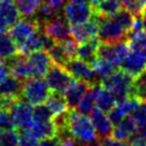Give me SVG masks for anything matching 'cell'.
<instances>
[{"label":"cell","mask_w":146,"mask_h":146,"mask_svg":"<svg viewBox=\"0 0 146 146\" xmlns=\"http://www.w3.org/2000/svg\"><path fill=\"white\" fill-rule=\"evenodd\" d=\"M70 2H74V3H84V5H90L91 0H69Z\"/></svg>","instance_id":"cell-48"},{"label":"cell","mask_w":146,"mask_h":146,"mask_svg":"<svg viewBox=\"0 0 146 146\" xmlns=\"http://www.w3.org/2000/svg\"><path fill=\"white\" fill-rule=\"evenodd\" d=\"M90 115V119L92 121L94 127H95L98 139L100 141H102L104 139L112 137L114 126H113V123H111L109 116H108V113H105V112L97 109V108H94Z\"/></svg>","instance_id":"cell-15"},{"label":"cell","mask_w":146,"mask_h":146,"mask_svg":"<svg viewBox=\"0 0 146 146\" xmlns=\"http://www.w3.org/2000/svg\"><path fill=\"white\" fill-rule=\"evenodd\" d=\"M128 45L130 50L139 53L146 60V30L130 32L128 36Z\"/></svg>","instance_id":"cell-24"},{"label":"cell","mask_w":146,"mask_h":146,"mask_svg":"<svg viewBox=\"0 0 146 146\" xmlns=\"http://www.w3.org/2000/svg\"><path fill=\"white\" fill-rule=\"evenodd\" d=\"M100 85V84H98ZM98 85H92L89 86V88L86 90V92L84 94V96L82 97V99L80 100L78 104L76 105V111L80 112L81 114L84 115H89L91 113V111L94 110L95 106V99H96V91Z\"/></svg>","instance_id":"cell-26"},{"label":"cell","mask_w":146,"mask_h":146,"mask_svg":"<svg viewBox=\"0 0 146 146\" xmlns=\"http://www.w3.org/2000/svg\"><path fill=\"white\" fill-rule=\"evenodd\" d=\"M72 74L64 66L53 64L45 74V81L50 89L55 92L62 94L68 85L72 82Z\"/></svg>","instance_id":"cell-6"},{"label":"cell","mask_w":146,"mask_h":146,"mask_svg":"<svg viewBox=\"0 0 146 146\" xmlns=\"http://www.w3.org/2000/svg\"><path fill=\"white\" fill-rule=\"evenodd\" d=\"M66 68L72 74L73 78L76 80H81L83 82L88 83L91 86L100 84L99 81L97 80L90 64L78 59V57H74L69 60L66 64Z\"/></svg>","instance_id":"cell-11"},{"label":"cell","mask_w":146,"mask_h":146,"mask_svg":"<svg viewBox=\"0 0 146 146\" xmlns=\"http://www.w3.org/2000/svg\"><path fill=\"white\" fill-rule=\"evenodd\" d=\"M18 133L14 129H0V146H17Z\"/></svg>","instance_id":"cell-36"},{"label":"cell","mask_w":146,"mask_h":146,"mask_svg":"<svg viewBox=\"0 0 146 146\" xmlns=\"http://www.w3.org/2000/svg\"><path fill=\"white\" fill-rule=\"evenodd\" d=\"M21 15L24 17L33 16L43 3V0H14Z\"/></svg>","instance_id":"cell-31"},{"label":"cell","mask_w":146,"mask_h":146,"mask_svg":"<svg viewBox=\"0 0 146 146\" xmlns=\"http://www.w3.org/2000/svg\"><path fill=\"white\" fill-rule=\"evenodd\" d=\"M19 11L14 0H1L0 1V21L8 27H11L18 18Z\"/></svg>","instance_id":"cell-21"},{"label":"cell","mask_w":146,"mask_h":146,"mask_svg":"<svg viewBox=\"0 0 146 146\" xmlns=\"http://www.w3.org/2000/svg\"><path fill=\"white\" fill-rule=\"evenodd\" d=\"M145 68L146 60L139 53L131 50H129L126 58L123 60V62L120 64V69H123V71L132 75L133 78L139 75Z\"/></svg>","instance_id":"cell-18"},{"label":"cell","mask_w":146,"mask_h":146,"mask_svg":"<svg viewBox=\"0 0 146 146\" xmlns=\"http://www.w3.org/2000/svg\"><path fill=\"white\" fill-rule=\"evenodd\" d=\"M98 17V36L103 43H115L126 39L128 32L123 29L114 17Z\"/></svg>","instance_id":"cell-4"},{"label":"cell","mask_w":146,"mask_h":146,"mask_svg":"<svg viewBox=\"0 0 146 146\" xmlns=\"http://www.w3.org/2000/svg\"><path fill=\"white\" fill-rule=\"evenodd\" d=\"M50 89L45 80L42 78H29L23 82L22 98L32 105L44 103L50 96Z\"/></svg>","instance_id":"cell-3"},{"label":"cell","mask_w":146,"mask_h":146,"mask_svg":"<svg viewBox=\"0 0 146 146\" xmlns=\"http://www.w3.org/2000/svg\"><path fill=\"white\" fill-rule=\"evenodd\" d=\"M101 145L102 146H130V144L128 142L125 141H119L116 140L114 137H108L101 141Z\"/></svg>","instance_id":"cell-40"},{"label":"cell","mask_w":146,"mask_h":146,"mask_svg":"<svg viewBox=\"0 0 146 146\" xmlns=\"http://www.w3.org/2000/svg\"><path fill=\"white\" fill-rule=\"evenodd\" d=\"M0 129H14L10 111L0 109Z\"/></svg>","instance_id":"cell-38"},{"label":"cell","mask_w":146,"mask_h":146,"mask_svg":"<svg viewBox=\"0 0 146 146\" xmlns=\"http://www.w3.org/2000/svg\"><path fill=\"white\" fill-rule=\"evenodd\" d=\"M117 1L120 3V5L123 7V9L132 12L134 15H139V11H137L135 0H117Z\"/></svg>","instance_id":"cell-39"},{"label":"cell","mask_w":146,"mask_h":146,"mask_svg":"<svg viewBox=\"0 0 146 146\" xmlns=\"http://www.w3.org/2000/svg\"><path fill=\"white\" fill-rule=\"evenodd\" d=\"M9 73H10V70L7 62H5V60L0 58V82L2 80H5L9 75Z\"/></svg>","instance_id":"cell-43"},{"label":"cell","mask_w":146,"mask_h":146,"mask_svg":"<svg viewBox=\"0 0 146 146\" xmlns=\"http://www.w3.org/2000/svg\"><path fill=\"white\" fill-rule=\"evenodd\" d=\"M113 17L117 21V23H118L128 33L131 31L133 22H134V17H135V15H134L132 12H130V11H128V10H126V9H120V11H119L116 15H114Z\"/></svg>","instance_id":"cell-35"},{"label":"cell","mask_w":146,"mask_h":146,"mask_svg":"<svg viewBox=\"0 0 146 146\" xmlns=\"http://www.w3.org/2000/svg\"><path fill=\"white\" fill-rule=\"evenodd\" d=\"M91 68H92V71L95 73V75H96L97 80L99 81V83H101L102 80H104L114 70H116V67L114 64H112L106 59H103V58H100V57H97L96 60L91 64Z\"/></svg>","instance_id":"cell-28"},{"label":"cell","mask_w":146,"mask_h":146,"mask_svg":"<svg viewBox=\"0 0 146 146\" xmlns=\"http://www.w3.org/2000/svg\"><path fill=\"white\" fill-rule=\"evenodd\" d=\"M40 28L57 43H62L71 39L69 24L67 23L64 16H61L59 14L50 19L48 22L41 25Z\"/></svg>","instance_id":"cell-8"},{"label":"cell","mask_w":146,"mask_h":146,"mask_svg":"<svg viewBox=\"0 0 146 146\" xmlns=\"http://www.w3.org/2000/svg\"><path fill=\"white\" fill-rule=\"evenodd\" d=\"M88 83L83 82L81 80H74L73 78L72 82L68 85V87L64 89L62 92V95L64 97V100L67 102L68 109H75L76 105L78 104L80 100L82 99V97L84 96V94L86 92V90L89 88Z\"/></svg>","instance_id":"cell-16"},{"label":"cell","mask_w":146,"mask_h":146,"mask_svg":"<svg viewBox=\"0 0 146 146\" xmlns=\"http://www.w3.org/2000/svg\"><path fill=\"white\" fill-rule=\"evenodd\" d=\"M82 146H102L101 145V143L99 142H91V143H88V144H85V145H82Z\"/></svg>","instance_id":"cell-50"},{"label":"cell","mask_w":146,"mask_h":146,"mask_svg":"<svg viewBox=\"0 0 146 146\" xmlns=\"http://www.w3.org/2000/svg\"><path fill=\"white\" fill-rule=\"evenodd\" d=\"M137 135V127L132 115H126L117 125H115L112 132V137L119 141L129 142Z\"/></svg>","instance_id":"cell-17"},{"label":"cell","mask_w":146,"mask_h":146,"mask_svg":"<svg viewBox=\"0 0 146 146\" xmlns=\"http://www.w3.org/2000/svg\"><path fill=\"white\" fill-rule=\"evenodd\" d=\"M45 104L52 112L53 116L59 114V113H62V112L68 110V105L64 100V95L60 92H55V91L50 92V96L46 99Z\"/></svg>","instance_id":"cell-29"},{"label":"cell","mask_w":146,"mask_h":146,"mask_svg":"<svg viewBox=\"0 0 146 146\" xmlns=\"http://www.w3.org/2000/svg\"><path fill=\"white\" fill-rule=\"evenodd\" d=\"M39 24L35 18L32 17H25L17 21L11 26V30H10V36H12L15 43L17 44H22L28 36H30L36 32V30H39Z\"/></svg>","instance_id":"cell-12"},{"label":"cell","mask_w":146,"mask_h":146,"mask_svg":"<svg viewBox=\"0 0 146 146\" xmlns=\"http://www.w3.org/2000/svg\"><path fill=\"white\" fill-rule=\"evenodd\" d=\"M39 140L45 139V137H54L56 134V128L52 120L47 121H32L30 128H28Z\"/></svg>","instance_id":"cell-27"},{"label":"cell","mask_w":146,"mask_h":146,"mask_svg":"<svg viewBox=\"0 0 146 146\" xmlns=\"http://www.w3.org/2000/svg\"><path fill=\"white\" fill-rule=\"evenodd\" d=\"M47 53L50 56L53 64L66 67L67 62L70 60V58L68 57V55L66 53V50H64V46H62L61 43H57L56 42L50 48L47 50Z\"/></svg>","instance_id":"cell-33"},{"label":"cell","mask_w":146,"mask_h":146,"mask_svg":"<svg viewBox=\"0 0 146 146\" xmlns=\"http://www.w3.org/2000/svg\"><path fill=\"white\" fill-rule=\"evenodd\" d=\"M64 17L69 25H78L87 22L94 16V9L90 5L70 2L64 7Z\"/></svg>","instance_id":"cell-9"},{"label":"cell","mask_w":146,"mask_h":146,"mask_svg":"<svg viewBox=\"0 0 146 146\" xmlns=\"http://www.w3.org/2000/svg\"><path fill=\"white\" fill-rule=\"evenodd\" d=\"M60 146H81V144L73 137H70L61 140L60 141Z\"/></svg>","instance_id":"cell-44"},{"label":"cell","mask_w":146,"mask_h":146,"mask_svg":"<svg viewBox=\"0 0 146 146\" xmlns=\"http://www.w3.org/2000/svg\"><path fill=\"white\" fill-rule=\"evenodd\" d=\"M8 26L5 25V23H2L1 21H0V33H3V32H7V30H8Z\"/></svg>","instance_id":"cell-49"},{"label":"cell","mask_w":146,"mask_h":146,"mask_svg":"<svg viewBox=\"0 0 146 146\" xmlns=\"http://www.w3.org/2000/svg\"><path fill=\"white\" fill-rule=\"evenodd\" d=\"M99 43L100 41L98 39H92L89 41L78 43V50H76V57L91 66V64L98 57L97 50H98Z\"/></svg>","instance_id":"cell-20"},{"label":"cell","mask_w":146,"mask_h":146,"mask_svg":"<svg viewBox=\"0 0 146 146\" xmlns=\"http://www.w3.org/2000/svg\"><path fill=\"white\" fill-rule=\"evenodd\" d=\"M139 16L141 18L142 22V27H143V30H146V9L142 12V13L139 14Z\"/></svg>","instance_id":"cell-47"},{"label":"cell","mask_w":146,"mask_h":146,"mask_svg":"<svg viewBox=\"0 0 146 146\" xmlns=\"http://www.w3.org/2000/svg\"><path fill=\"white\" fill-rule=\"evenodd\" d=\"M132 117L137 127V135L146 137V101H143L133 112Z\"/></svg>","instance_id":"cell-32"},{"label":"cell","mask_w":146,"mask_h":146,"mask_svg":"<svg viewBox=\"0 0 146 146\" xmlns=\"http://www.w3.org/2000/svg\"><path fill=\"white\" fill-rule=\"evenodd\" d=\"M5 60L9 67L10 73L12 74V76L22 81V82H25L26 80L31 78L30 67L28 64L27 57L25 55L17 53L14 56L9 57Z\"/></svg>","instance_id":"cell-14"},{"label":"cell","mask_w":146,"mask_h":146,"mask_svg":"<svg viewBox=\"0 0 146 146\" xmlns=\"http://www.w3.org/2000/svg\"><path fill=\"white\" fill-rule=\"evenodd\" d=\"M100 85L109 89L116 99V102L123 100L132 92L133 76L123 71V69H116L102 80Z\"/></svg>","instance_id":"cell-2"},{"label":"cell","mask_w":146,"mask_h":146,"mask_svg":"<svg viewBox=\"0 0 146 146\" xmlns=\"http://www.w3.org/2000/svg\"><path fill=\"white\" fill-rule=\"evenodd\" d=\"M38 146H60V139L57 135L45 137L39 142Z\"/></svg>","instance_id":"cell-41"},{"label":"cell","mask_w":146,"mask_h":146,"mask_svg":"<svg viewBox=\"0 0 146 146\" xmlns=\"http://www.w3.org/2000/svg\"><path fill=\"white\" fill-rule=\"evenodd\" d=\"M121 9L117 0H100L94 8V13L103 17H113Z\"/></svg>","instance_id":"cell-25"},{"label":"cell","mask_w":146,"mask_h":146,"mask_svg":"<svg viewBox=\"0 0 146 146\" xmlns=\"http://www.w3.org/2000/svg\"><path fill=\"white\" fill-rule=\"evenodd\" d=\"M145 101H146V99H145Z\"/></svg>","instance_id":"cell-51"},{"label":"cell","mask_w":146,"mask_h":146,"mask_svg":"<svg viewBox=\"0 0 146 146\" xmlns=\"http://www.w3.org/2000/svg\"><path fill=\"white\" fill-rule=\"evenodd\" d=\"M132 95L141 98L143 101L146 99V68L139 75L133 78Z\"/></svg>","instance_id":"cell-34"},{"label":"cell","mask_w":146,"mask_h":146,"mask_svg":"<svg viewBox=\"0 0 146 146\" xmlns=\"http://www.w3.org/2000/svg\"><path fill=\"white\" fill-rule=\"evenodd\" d=\"M27 60L30 71H31V78H43L45 76L48 69L53 64L52 58L48 55L47 50L40 48L27 55Z\"/></svg>","instance_id":"cell-10"},{"label":"cell","mask_w":146,"mask_h":146,"mask_svg":"<svg viewBox=\"0 0 146 146\" xmlns=\"http://www.w3.org/2000/svg\"><path fill=\"white\" fill-rule=\"evenodd\" d=\"M18 53L22 55L27 56L30 53L35 52L36 50L42 48V30L39 28V30L33 32L31 36H28L27 39L17 46Z\"/></svg>","instance_id":"cell-23"},{"label":"cell","mask_w":146,"mask_h":146,"mask_svg":"<svg viewBox=\"0 0 146 146\" xmlns=\"http://www.w3.org/2000/svg\"><path fill=\"white\" fill-rule=\"evenodd\" d=\"M69 131L81 145H85L97 140V132L88 115L81 114L74 109L68 111Z\"/></svg>","instance_id":"cell-1"},{"label":"cell","mask_w":146,"mask_h":146,"mask_svg":"<svg viewBox=\"0 0 146 146\" xmlns=\"http://www.w3.org/2000/svg\"><path fill=\"white\" fill-rule=\"evenodd\" d=\"M45 3L48 5L52 9L56 12H61V10L64 9L66 0H45Z\"/></svg>","instance_id":"cell-42"},{"label":"cell","mask_w":146,"mask_h":146,"mask_svg":"<svg viewBox=\"0 0 146 146\" xmlns=\"http://www.w3.org/2000/svg\"><path fill=\"white\" fill-rule=\"evenodd\" d=\"M135 2H137L139 14L142 13V12L146 9V0H135Z\"/></svg>","instance_id":"cell-46"},{"label":"cell","mask_w":146,"mask_h":146,"mask_svg":"<svg viewBox=\"0 0 146 146\" xmlns=\"http://www.w3.org/2000/svg\"><path fill=\"white\" fill-rule=\"evenodd\" d=\"M115 104H116V99L113 96V94L102 85H98L96 91V99H95V105L97 109L108 113Z\"/></svg>","instance_id":"cell-22"},{"label":"cell","mask_w":146,"mask_h":146,"mask_svg":"<svg viewBox=\"0 0 146 146\" xmlns=\"http://www.w3.org/2000/svg\"><path fill=\"white\" fill-rule=\"evenodd\" d=\"M130 146H146V137L135 135V137L131 140Z\"/></svg>","instance_id":"cell-45"},{"label":"cell","mask_w":146,"mask_h":146,"mask_svg":"<svg viewBox=\"0 0 146 146\" xmlns=\"http://www.w3.org/2000/svg\"><path fill=\"white\" fill-rule=\"evenodd\" d=\"M130 50V47L125 40L115 43H103L100 42L98 45L97 55L98 57L106 59L115 67H120L123 60L126 58Z\"/></svg>","instance_id":"cell-5"},{"label":"cell","mask_w":146,"mask_h":146,"mask_svg":"<svg viewBox=\"0 0 146 146\" xmlns=\"http://www.w3.org/2000/svg\"><path fill=\"white\" fill-rule=\"evenodd\" d=\"M18 143L17 146H38L40 140L29 130H18Z\"/></svg>","instance_id":"cell-37"},{"label":"cell","mask_w":146,"mask_h":146,"mask_svg":"<svg viewBox=\"0 0 146 146\" xmlns=\"http://www.w3.org/2000/svg\"><path fill=\"white\" fill-rule=\"evenodd\" d=\"M14 129L25 130L30 128L33 120V108L29 102L19 99L10 110Z\"/></svg>","instance_id":"cell-7"},{"label":"cell","mask_w":146,"mask_h":146,"mask_svg":"<svg viewBox=\"0 0 146 146\" xmlns=\"http://www.w3.org/2000/svg\"><path fill=\"white\" fill-rule=\"evenodd\" d=\"M0 1H1V0H0Z\"/></svg>","instance_id":"cell-52"},{"label":"cell","mask_w":146,"mask_h":146,"mask_svg":"<svg viewBox=\"0 0 146 146\" xmlns=\"http://www.w3.org/2000/svg\"><path fill=\"white\" fill-rule=\"evenodd\" d=\"M18 53L17 44L7 32L0 33V58L7 59Z\"/></svg>","instance_id":"cell-30"},{"label":"cell","mask_w":146,"mask_h":146,"mask_svg":"<svg viewBox=\"0 0 146 146\" xmlns=\"http://www.w3.org/2000/svg\"><path fill=\"white\" fill-rule=\"evenodd\" d=\"M23 90V82L14 76H7L0 82V98L21 99Z\"/></svg>","instance_id":"cell-19"},{"label":"cell","mask_w":146,"mask_h":146,"mask_svg":"<svg viewBox=\"0 0 146 146\" xmlns=\"http://www.w3.org/2000/svg\"><path fill=\"white\" fill-rule=\"evenodd\" d=\"M71 38L78 43L97 39L98 36V17L94 13V16L87 22L78 25H73L70 28Z\"/></svg>","instance_id":"cell-13"}]
</instances>
